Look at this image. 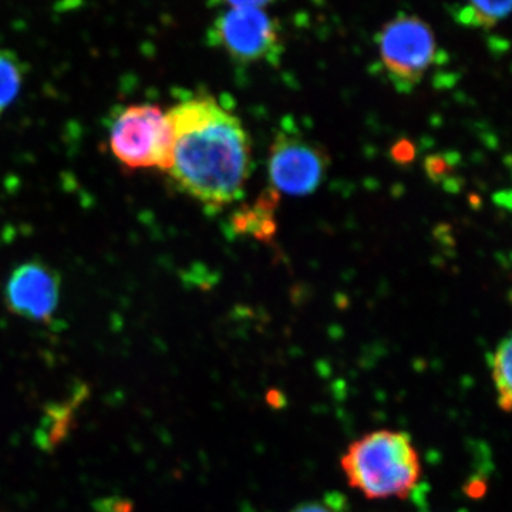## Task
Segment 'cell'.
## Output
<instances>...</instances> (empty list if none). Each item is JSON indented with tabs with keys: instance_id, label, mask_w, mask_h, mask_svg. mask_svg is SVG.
<instances>
[{
	"instance_id": "52a82bcc",
	"label": "cell",
	"mask_w": 512,
	"mask_h": 512,
	"mask_svg": "<svg viewBox=\"0 0 512 512\" xmlns=\"http://www.w3.org/2000/svg\"><path fill=\"white\" fill-rule=\"evenodd\" d=\"M62 292V278L45 262L19 265L5 286V302L10 312L35 322H46L55 315Z\"/></svg>"
},
{
	"instance_id": "4fadbf2b",
	"label": "cell",
	"mask_w": 512,
	"mask_h": 512,
	"mask_svg": "<svg viewBox=\"0 0 512 512\" xmlns=\"http://www.w3.org/2000/svg\"><path fill=\"white\" fill-rule=\"evenodd\" d=\"M345 498L340 494H328L323 500L306 501L293 508L291 512H343Z\"/></svg>"
},
{
	"instance_id": "277c9868",
	"label": "cell",
	"mask_w": 512,
	"mask_h": 512,
	"mask_svg": "<svg viewBox=\"0 0 512 512\" xmlns=\"http://www.w3.org/2000/svg\"><path fill=\"white\" fill-rule=\"evenodd\" d=\"M109 144L127 170H170L173 130L167 113L154 104H133L121 111L110 128Z\"/></svg>"
},
{
	"instance_id": "8992f818",
	"label": "cell",
	"mask_w": 512,
	"mask_h": 512,
	"mask_svg": "<svg viewBox=\"0 0 512 512\" xmlns=\"http://www.w3.org/2000/svg\"><path fill=\"white\" fill-rule=\"evenodd\" d=\"M328 151L311 138L296 131L282 130L276 134L269 150V181L276 192L313 194L328 174Z\"/></svg>"
},
{
	"instance_id": "3957f363",
	"label": "cell",
	"mask_w": 512,
	"mask_h": 512,
	"mask_svg": "<svg viewBox=\"0 0 512 512\" xmlns=\"http://www.w3.org/2000/svg\"><path fill=\"white\" fill-rule=\"evenodd\" d=\"M377 52L387 79L399 92L423 82L437 56L436 33L417 15L399 13L376 33Z\"/></svg>"
},
{
	"instance_id": "7c38bea8",
	"label": "cell",
	"mask_w": 512,
	"mask_h": 512,
	"mask_svg": "<svg viewBox=\"0 0 512 512\" xmlns=\"http://www.w3.org/2000/svg\"><path fill=\"white\" fill-rule=\"evenodd\" d=\"M491 375L495 392H497L498 406L504 413L511 410V338L507 336L498 343L497 348L490 356Z\"/></svg>"
},
{
	"instance_id": "9c48e42d",
	"label": "cell",
	"mask_w": 512,
	"mask_h": 512,
	"mask_svg": "<svg viewBox=\"0 0 512 512\" xmlns=\"http://www.w3.org/2000/svg\"><path fill=\"white\" fill-rule=\"evenodd\" d=\"M511 0H464L456 10L458 25L470 29L497 28L510 15Z\"/></svg>"
},
{
	"instance_id": "6da1fadb",
	"label": "cell",
	"mask_w": 512,
	"mask_h": 512,
	"mask_svg": "<svg viewBox=\"0 0 512 512\" xmlns=\"http://www.w3.org/2000/svg\"><path fill=\"white\" fill-rule=\"evenodd\" d=\"M167 116L173 130L167 174L174 184L205 207L218 210L238 201L252 163L241 120L208 94L181 101Z\"/></svg>"
},
{
	"instance_id": "8fae6325",
	"label": "cell",
	"mask_w": 512,
	"mask_h": 512,
	"mask_svg": "<svg viewBox=\"0 0 512 512\" xmlns=\"http://www.w3.org/2000/svg\"><path fill=\"white\" fill-rule=\"evenodd\" d=\"M26 67L9 49H0V117L18 99L25 83Z\"/></svg>"
},
{
	"instance_id": "2e32d148",
	"label": "cell",
	"mask_w": 512,
	"mask_h": 512,
	"mask_svg": "<svg viewBox=\"0 0 512 512\" xmlns=\"http://www.w3.org/2000/svg\"><path fill=\"white\" fill-rule=\"evenodd\" d=\"M464 512V511H463Z\"/></svg>"
},
{
	"instance_id": "30bf717a",
	"label": "cell",
	"mask_w": 512,
	"mask_h": 512,
	"mask_svg": "<svg viewBox=\"0 0 512 512\" xmlns=\"http://www.w3.org/2000/svg\"><path fill=\"white\" fill-rule=\"evenodd\" d=\"M278 202V192L272 190L259 198L254 207L237 212L234 227L242 234H252L259 239L274 235V208Z\"/></svg>"
},
{
	"instance_id": "ba28073f",
	"label": "cell",
	"mask_w": 512,
	"mask_h": 512,
	"mask_svg": "<svg viewBox=\"0 0 512 512\" xmlns=\"http://www.w3.org/2000/svg\"><path fill=\"white\" fill-rule=\"evenodd\" d=\"M83 390L84 387H80L73 394L72 399L66 402L52 403L47 406L45 416L35 433L37 446L43 450L52 451L66 439L73 423L74 412L84 399Z\"/></svg>"
},
{
	"instance_id": "5b68a950",
	"label": "cell",
	"mask_w": 512,
	"mask_h": 512,
	"mask_svg": "<svg viewBox=\"0 0 512 512\" xmlns=\"http://www.w3.org/2000/svg\"><path fill=\"white\" fill-rule=\"evenodd\" d=\"M208 43L232 62L278 64L284 53V30L265 9H222L208 28Z\"/></svg>"
},
{
	"instance_id": "5bb4252c",
	"label": "cell",
	"mask_w": 512,
	"mask_h": 512,
	"mask_svg": "<svg viewBox=\"0 0 512 512\" xmlns=\"http://www.w3.org/2000/svg\"><path fill=\"white\" fill-rule=\"evenodd\" d=\"M282 0H208L212 8L224 9H266Z\"/></svg>"
},
{
	"instance_id": "9a60e30c",
	"label": "cell",
	"mask_w": 512,
	"mask_h": 512,
	"mask_svg": "<svg viewBox=\"0 0 512 512\" xmlns=\"http://www.w3.org/2000/svg\"><path fill=\"white\" fill-rule=\"evenodd\" d=\"M131 504L124 500H104L99 512H130Z\"/></svg>"
},
{
	"instance_id": "7a4b0ae2",
	"label": "cell",
	"mask_w": 512,
	"mask_h": 512,
	"mask_svg": "<svg viewBox=\"0 0 512 512\" xmlns=\"http://www.w3.org/2000/svg\"><path fill=\"white\" fill-rule=\"evenodd\" d=\"M340 464L350 487L369 500L407 498L421 477L419 453L403 431L365 434L350 444Z\"/></svg>"
}]
</instances>
